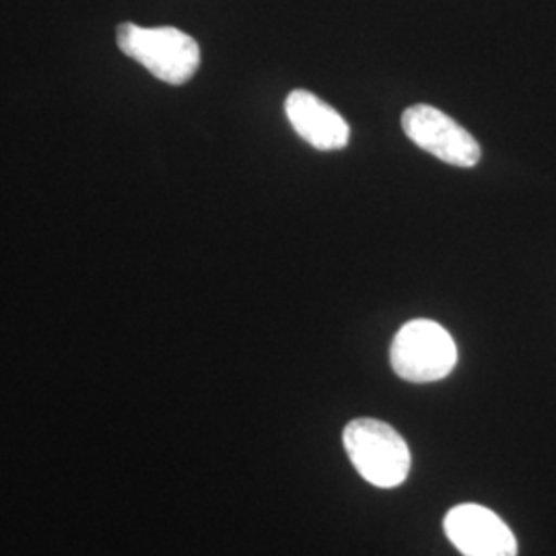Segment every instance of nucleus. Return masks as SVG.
Wrapping results in <instances>:
<instances>
[{
	"instance_id": "obj_1",
	"label": "nucleus",
	"mask_w": 556,
	"mask_h": 556,
	"mask_svg": "<svg viewBox=\"0 0 556 556\" xmlns=\"http://www.w3.org/2000/svg\"><path fill=\"white\" fill-rule=\"evenodd\" d=\"M342 443L358 475L378 489H396L410 472V450L394 427L378 418H355Z\"/></svg>"
},
{
	"instance_id": "obj_3",
	"label": "nucleus",
	"mask_w": 556,
	"mask_h": 556,
	"mask_svg": "<svg viewBox=\"0 0 556 556\" xmlns=\"http://www.w3.org/2000/svg\"><path fill=\"white\" fill-rule=\"evenodd\" d=\"M390 363L397 378L410 383L439 381L456 367V342L438 321L413 319L397 330L390 349Z\"/></svg>"
},
{
	"instance_id": "obj_5",
	"label": "nucleus",
	"mask_w": 556,
	"mask_h": 556,
	"mask_svg": "<svg viewBox=\"0 0 556 556\" xmlns=\"http://www.w3.org/2000/svg\"><path fill=\"white\" fill-rule=\"evenodd\" d=\"M443 530L464 556H517V540L509 526L477 503L456 505L445 516Z\"/></svg>"
},
{
	"instance_id": "obj_2",
	"label": "nucleus",
	"mask_w": 556,
	"mask_h": 556,
	"mask_svg": "<svg viewBox=\"0 0 556 556\" xmlns=\"http://www.w3.org/2000/svg\"><path fill=\"white\" fill-rule=\"evenodd\" d=\"M118 48L128 59L144 66L155 79L169 85H184L199 71V43L176 27H139L135 23H122Z\"/></svg>"
},
{
	"instance_id": "obj_6",
	"label": "nucleus",
	"mask_w": 556,
	"mask_h": 556,
	"mask_svg": "<svg viewBox=\"0 0 556 556\" xmlns=\"http://www.w3.org/2000/svg\"><path fill=\"white\" fill-rule=\"evenodd\" d=\"M285 112L299 137L319 151H338L349 144V122L312 91L295 89L287 98Z\"/></svg>"
},
{
	"instance_id": "obj_4",
	"label": "nucleus",
	"mask_w": 556,
	"mask_h": 556,
	"mask_svg": "<svg viewBox=\"0 0 556 556\" xmlns=\"http://www.w3.org/2000/svg\"><path fill=\"white\" fill-rule=\"evenodd\" d=\"M406 137L422 151L456 167H475L482 151L477 139L433 105H413L402 114Z\"/></svg>"
}]
</instances>
